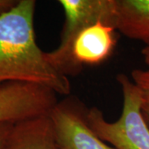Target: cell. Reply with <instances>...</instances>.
<instances>
[{"instance_id": "cell-1", "label": "cell", "mask_w": 149, "mask_h": 149, "mask_svg": "<svg viewBox=\"0 0 149 149\" xmlns=\"http://www.w3.org/2000/svg\"><path fill=\"white\" fill-rule=\"evenodd\" d=\"M36 5L35 0H17L0 15V85L29 83L48 88L58 95L69 96V77L50 63L47 52L37 45Z\"/></svg>"}, {"instance_id": "cell-2", "label": "cell", "mask_w": 149, "mask_h": 149, "mask_svg": "<svg viewBox=\"0 0 149 149\" xmlns=\"http://www.w3.org/2000/svg\"><path fill=\"white\" fill-rule=\"evenodd\" d=\"M117 81L123 95L120 117L108 121L98 107L86 109V119L97 136L114 149H149V126L141 110L140 94L128 75L119 74Z\"/></svg>"}, {"instance_id": "cell-3", "label": "cell", "mask_w": 149, "mask_h": 149, "mask_svg": "<svg viewBox=\"0 0 149 149\" xmlns=\"http://www.w3.org/2000/svg\"><path fill=\"white\" fill-rule=\"evenodd\" d=\"M64 24L60 44L47 52L48 61L65 76H76L82 71L72 57V46L78 33L86 27L104 22L115 27L116 0H60Z\"/></svg>"}, {"instance_id": "cell-4", "label": "cell", "mask_w": 149, "mask_h": 149, "mask_svg": "<svg viewBox=\"0 0 149 149\" xmlns=\"http://www.w3.org/2000/svg\"><path fill=\"white\" fill-rule=\"evenodd\" d=\"M86 109L77 98L58 100L49 113L60 149H114L100 139L86 119Z\"/></svg>"}, {"instance_id": "cell-5", "label": "cell", "mask_w": 149, "mask_h": 149, "mask_svg": "<svg viewBox=\"0 0 149 149\" xmlns=\"http://www.w3.org/2000/svg\"><path fill=\"white\" fill-rule=\"evenodd\" d=\"M57 96L53 91L34 84L0 85V123H16L48 115L58 102Z\"/></svg>"}, {"instance_id": "cell-6", "label": "cell", "mask_w": 149, "mask_h": 149, "mask_svg": "<svg viewBox=\"0 0 149 149\" xmlns=\"http://www.w3.org/2000/svg\"><path fill=\"white\" fill-rule=\"evenodd\" d=\"M117 30L104 22H98L81 30L74 38L72 57L80 70L97 65L109 58L117 44Z\"/></svg>"}, {"instance_id": "cell-7", "label": "cell", "mask_w": 149, "mask_h": 149, "mask_svg": "<svg viewBox=\"0 0 149 149\" xmlns=\"http://www.w3.org/2000/svg\"><path fill=\"white\" fill-rule=\"evenodd\" d=\"M3 149H60L49 114L13 123Z\"/></svg>"}, {"instance_id": "cell-8", "label": "cell", "mask_w": 149, "mask_h": 149, "mask_svg": "<svg viewBox=\"0 0 149 149\" xmlns=\"http://www.w3.org/2000/svg\"><path fill=\"white\" fill-rule=\"evenodd\" d=\"M115 28L149 47V0H116Z\"/></svg>"}, {"instance_id": "cell-9", "label": "cell", "mask_w": 149, "mask_h": 149, "mask_svg": "<svg viewBox=\"0 0 149 149\" xmlns=\"http://www.w3.org/2000/svg\"><path fill=\"white\" fill-rule=\"evenodd\" d=\"M141 53L147 67L132 70L130 79L139 90L142 113L149 126V47H144Z\"/></svg>"}, {"instance_id": "cell-10", "label": "cell", "mask_w": 149, "mask_h": 149, "mask_svg": "<svg viewBox=\"0 0 149 149\" xmlns=\"http://www.w3.org/2000/svg\"><path fill=\"white\" fill-rule=\"evenodd\" d=\"M13 123H0V149H3L8 133L10 132Z\"/></svg>"}, {"instance_id": "cell-11", "label": "cell", "mask_w": 149, "mask_h": 149, "mask_svg": "<svg viewBox=\"0 0 149 149\" xmlns=\"http://www.w3.org/2000/svg\"><path fill=\"white\" fill-rule=\"evenodd\" d=\"M17 2V0H0V15L12 8Z\"/></svg>"}]
</instances>
